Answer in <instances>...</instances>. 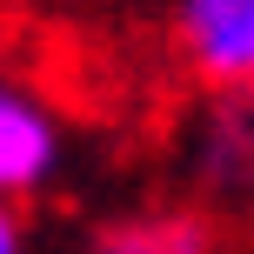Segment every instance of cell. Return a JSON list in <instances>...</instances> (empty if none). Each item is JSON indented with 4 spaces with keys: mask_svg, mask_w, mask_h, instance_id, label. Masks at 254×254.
<instances>
[{
    "mask_svg": "<svg viewBox=\"0 0 254 254\" xmlns=\"http://www.w3.org/2000/svg\"><path fill=\"white\" fill-rule=\"evenodd\" d=\"M174 40L194 80L254 94V0H174Z\"/></svg>",
    "mask_w": 254,
    "mask_h": 254,
    "instance_id": "6da1fadb",
    "label": "cell"
},
{
    "mask_svg": "<svg viewBox=\"0 0 254 254\" xmlns=\"http://www.w3.org/2000/svg\"><path fill=\"white\" fill-rule=\"evenodd\" d=\"M54 161H61V134H54L47 107L27 87L0 80V201L34 194L40 181L54 174Z\"/></svg>",
    "mask_w": 254,
    "mask_h": 254,
    "instance_id": "7a4b0ae2",
    "label": "cell"
},
{
    "mask_svg": "<svg viewBox=\"0 0 254 254\" xmlns=\"http://www.w3.org/2000/svg\"><path fill=\"white\" fill-rule=\"evenodd\" d=\"M94 254H214V221L194 207H154L127 214L94 234Z\"/></svg>",
    "mask_w": 254,
    "mask_h": 254,
    "instance_id": "3957f363",
    "label": "cell"
},
{
    "mask_svg": "<svg viewBox=\"0 0 254 254\" xmlns=\"http://www.w3.org/2000/svg\"><path fill=\"white\" fill-rule=\"evenodd\" d=\"M201 181L221 188V194H248L254 188V107H248V94H228V107L207 127Z\"/></svg>",
    "mask_w": 254,
    "mask_h": 254,
    "instance_id": "277c9868",
    "label": "cell"
},
{
    "mask_svg": "<svg viewBox=\"0 0 254 254\" xmlns=\"http://www.w3.org/2000/svg\"><path fill=\"white\" fill-rule=\"evenodd\" d=\"M0 254H20V221H13L7 201H0Z\"/></svg>",
    "mask_w": 254,
    "mask_h": 254,
    "instance_id": "5b68a950",
    "label": "cell"
}]
</instances>
